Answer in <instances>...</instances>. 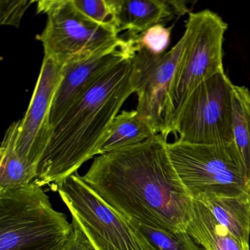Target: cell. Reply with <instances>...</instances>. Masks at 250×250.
I'll return each mask as SVG.
<instances>
[{
    "mask_svg": "<svg viewBox=\"0 0 250 250\" xmlns=\"http://www.w3.org/2000/svg\"><path fill=\"white\" fill-rule=\"evenodd\" d=\"M158 134L146 141L99 155L82 179L125 219L155 228L187 230L193 199Z\"/></svg>",
    "mask_w": 250,
    "mask_h": 250,
    "instance_id": "obj_1",
    "label": "cell"
},
{
    "mask_svg": "<svg viewBox=\"0 0 250 250\" xmlns=\"http://www.w3.org/2000/svg\"><path fill=\"white\" fill-rule=\"evenodd\" d=\"M134 57L111 68L54 127L35 184L53 190L99 155L121 107L135 93L131 77Z\"/></svg>",
    "mask_w": 250,
    "mask_h": 250,
    "instance_id": "obj_2",
    "label": "cell"
},
{
    "mask_svg": "<svg viewBox=\"0 0 250 250\" xmlns=\"http://www.w3.org/2000/svg\"><path fill=\"white\" fill-rule=\"evenodd\" d=\"M72 232L66 216L33 181L0 192V250H62Z\"/></svg>",
    "mask_w": 250,
    "mask_h": 250,
    "instance_id": "obj_3",
    "label": "cell"
},
{
    "mask_svg": "<svg viewBox=\"0 0 250 250\" xmlns=\"http://www.w3.org/2000/svg\"><path fill=\"white\" fill-rule=\"evenodd\" d=\"M228 24L208 9L188 13L184 36L182 55L178 61L165 104V131L169 130L183 104L197 86L223 68L224 36Z\"/></svg>",
    "mask_w": 250,
    "mask_h": 250,
    "instance_id": "obj_4",
    "label": "cell"
},
{
    "mask_svg": "<svg viewBox=\"0 0 250 250\" xmlns=\"http://www.w3.org/2000/svg\"><path fill=\"white\" fill-rule=\"evenodd\" d=\"M168 154L181 182L194 200L250 192L235 143L229 145L167 143Z\"/></svg>",
    "mask_w": 250,
    "mask_h": 250,
    "instance_id": "obj_5",
    "label": "cell"
},
{
    "mask_svg": "<svg viewBox=\"0 0 250 250\" xmlns=\"http://www.w3.org/2000/svg\"><path fill=\"white\" fill-rule=\"evenodd\" d=\"M232 82L219 73L196 87L178 111L169 130L188 144L229 145L232 131Z\"/></svg>",
    "mask_w": 250,
    "mask_h": 250,
    "instance_id": "obj_6",
    "label": "cell"
},
{
    "mask_svg": "<svg viewBox=\"0 0 250 250\" xmlns=\"http://www.w3.org/2000/svg\"><path fill=\"white\" fill-rule=\"evenodd\" d=\"M97 250H153L128 219L105 203L78 172L54 188Z\"/></svg>",
    "mask_w": 250,
    "mask_h": 250,
    "instance_id": "obj_7",
    "label": "cell"
},
{
    "mask_svg": "<svg viewBox=\"0 0 250 250\" xmlns=\"http://www.w3.org/2000/svg\"><path fill=\"white\" fill-rule=\"evenodd\" d=\"M37 12L47 17L44 30L36 37L43 45L44 56L65 65L121 40L115 32L83 15L73 0H42L37 2Z\"/></svg>",
    "mask_w": 250,
    "mask_h": 250,
    "instance_id": "obj_8",
    "label": "cell"
},
{
    "mask_svg": "<svg viewBox=\"0 0 250 250\" xmlns=\"http://www.w3.org/2000/svg\"><path fill=\"white\" fill-rule=\"evenodd\" d=\"M184 36L168 52L154 55L143 49H137L133 58L131 77L137 95L136 110L150 124L156 134L165 131V104L182 55Z\"/></svg>",
    "mask_w": 250,
    "mask_h": 250,
    "instance_id": "obj_9",
    "label": "cell"
},
{
    "mask_svg": "<svg viewBox=\"0 0 250 250\" xmlns=\"http://www.w3.org/2000/svg\"><path fill=\"white\" fill-rule=\"evenodd\" d=\"M64 69L65 64L44 56L28 109L20 123L17 153L37 167L52 137L51 109Z\"/></svg>",
    "mask_w": 250,
    "mask_h": 250,
    "instance_id": "obj_10",
    "label": "cell"
},
{
    "mask_svg": "<svg viewBox=\"0 0 250 250\" xmlns=\"http://www.w3.org/2000/svg\"><path fill=\"white\" fill-rule=\"evenodd\" d=\"M137 52L134 39L129 36L128 39L121 38L116 44L87 58L65 64L63 77L51 109L52 129L106 72L124 60L134 57Z\"/></svg>",
    "mask_w": 250,
    "mask_h": 250,
    "instance_id": "obj_11",
    "label": "cell"
},
{
    "mask_svg": "<svg viewBox=\"0 0 250 250\" xmlns=\"http://www.w3.org/2000/svg\"><path fill=\"white\" fill-rule=\"evenodd\" d=\"M118 31L137 36L156 24L188 12L187 2L176 0H110ZM190 13V12H188Z\"/></svg>",
    "mask_w": 250,
    "mask_h": 250,
    "instance_id": "obj_12",
    "label": "cell"
},
{
    "mask_svg": "<svg viewBox=\"0 0 250 250\" xmlns=\"http://www.w3.org/2000/svg\"><path fill=\"white\" fill-rule=\"evenodd\" d=\"M188 235L206 250H250V244L232 235L201 203L193 200Z\"/></svg>",
    "mask_w": 250,
    "mask_h": 250,
    "instance_id": "obj_13",
    "label": "cell"
},
{
    "mask_svg": "<svg viewBox=\"0 0 250 250\" xmlns=\"http://www.w3.org/2000/svg\"><path fill=\"white\" fill-rule=\"evenodd\" d=\"M20 123L21 120L10 125L0 148V192L27 187L37 176V167L20 157L17 151Z\"/></svg>",
    "mask_w": 250,
    "mask_h": 250,
    "instance_id": "obj_14",
    "label": "cell"
},
{
    "mask_svg": "<svg viewBox=\"0 0 250 250\" xmlns=\"http://www.w3.org/2000/svg\"><path fill=\"white\" fill-rule=\"evenodd\" d=\"M232 235L250 244V193L230 197H206L200 200Z\"/></svg>",
    "mask_w": 250,
    "mask_h": 250,
    "instance_id": "obj_15",
    "label": "cell"
},
{
    "mask_svg": "<svg viewBox=\"0 0 250 250\" xmlns=\"http://www.w3.org/2000/svg\"><path fill=\"white\" fill-rule=\"evenodd\" d=\"M156 134H158L137 110L123 111L114 121L99 155L140 144Z\"/></svg>",
    "mask_w": 250,
    "mask_h": 250,
    "instance_id": "obj_16",
    "label": "cell"
},
{
    "mask_svg": "<svg viewBox=\"0 0 250 250\" xmlns=\"http://www.w3.org/2000/svg\"><path fill=\"white\" fill-rule=\"evenodd\" d=\"M232 109L234 143L242 159L250 190V91L245 86L234 84Z\"/></svg>",
    "mask_w": 250,
    "mask_h": 250,
    "instance_id": "obj_17",
    "label": "cell"
},
{
    "mask_svg": "<svg viewBox=\"0 0 250 250\" xmlns=\"http://www.w3.org/2000/svg\"><path fill=\"white\" fill-rule=\"evenodd\" d=\"M128 221L144 237L153 250H200L187 231L155 228L132 219Z\"/></svg>",
    "mask_w": 250,
    "mask_h": 250,
    "instance_id": "obj_18",
    "label": "cell"
},
{
    "mask_svg": "<svg viewBox=\"0 0 250 250\" xmlns=\"http://www.w3.org/2000/svg\"><path fill=\"white\" fill-rule=\"evenodd\" d=\"M73 2L89 20L119 35L116 16L110 0H73Z\"/></svg>",
    "mask_w": 250,
    "mask_h": 250,
    "instance_id": "obj_19",
    "label": "cell"
},
{
    "mask_svg": "<svg viewBox=\"0 0 250 250\" xmlns=\"http://www.w3.org/2000/svg\"><path fill=\"white\" fill-rule=\"evenodd\" d=\"M172 26L165 27L156 24L144 33L133 37L137 49H143L154 55H162L166 52L170 43Z\"/></svg>",
    "mask_w": 250,
    "mask_h": 250,
    "instance_id": "obj_20",
    "label": "cell"
},
{
    "mask_svg": "<svg viewBox=\"0 0 250 250\" xmlns=\"http://www.w3.org/2000/svg\"><path fill=\"white\" fill-rule=\"evenodd\" d=\"M33 0H1L0 1V22L2 25L19 27L22 17Z\"/></svg>",
    "mask_w": 250,
    "mask_h": 250,
    "instance_id": "obj_21",
    "label": "cell"
},
{
    "mask_svg": "<svg viewBox=\"0 0 250 250\" xmlns=\"http://www.w3.org/2000/svg\"><path fill=\"white\" fill-rule=\"evenodd\" d=\"M73 232L62 250H97L77 219L72 218Z\"/></svg>",
    "mask_w": 250,
    "mask_h": 250,
    "instance_id": "obj_22",
    "label": "cell"
}]
</instances>
